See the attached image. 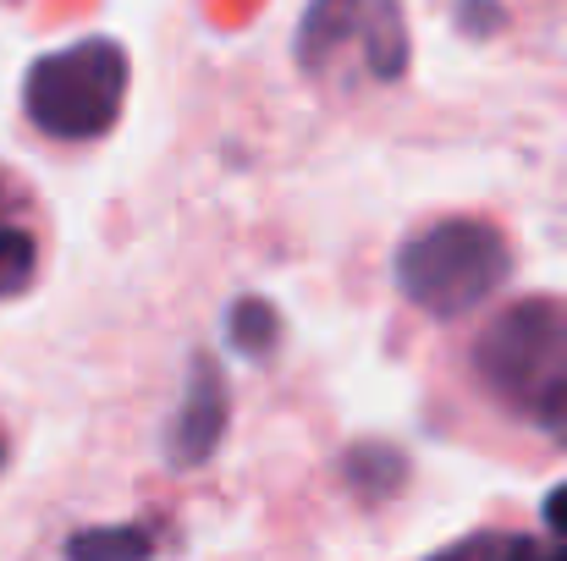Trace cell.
<instances>
[{
    "label": "cell",
    "instance_id": "1",
    "mask_svg": "<svg viewBox=\"0 0 567 561\" xmlns=\"http://www.w3.org/2000/svg\"><path fill=\"white\" fill-rule=\"evenodd\" d=\"M435 396L452 402L446 435H474V424L496 435H535L563 451L567 435V298L529 292L496 298L485 314L457 325Z\"/></svg>",
    "mask_w": 567,
    "mask_h": 561
},
{
    "label": "cell",
    "instance_id": "2",
    "mask_svg": "<svg viewBox=\"0 0 567 561\" xmlns=\"http://www.w3.org/2000/svg\"><path fill=\"white\" fill-rule=\"evenodd\" d=\"M513 237L491 215H435L413 226L391 253L396 298L430 325H468L513 281Z\"/></svg>",
    "mask_w": 567,
    "mask_h": 561
},
{
    "label": "cell",
    "instance_id": "3",
    "mask_svg": "<svg viewBox=\"0 0 567 561\" xmlns=\"http://www.w3.org/2000/svg\"><path fill=\"white\" fill-rule=\"evenodd\" d=\"M133 83V55L111 33H83L61 50H44L22 77V116L44 144L83 149L111 138Z\"/></svg>",
    "mask_w": 567,
    "mask_h": 561
},
{
    "label": "cell",
    "instance_id": "4",
    "mask_svg": "<svg viewBox=\"0 0 567 561\" xmlns=\"http://www.w3.org/2000/svg\"><path fill=\"white\" fill-rule=\"evenodd\" d=\"M353 39L370 50L375 83H396L408 66V28L396 0H315L298 33V61L309 77H326L337 61V44Z\"/></svg>",
    "mask_w": 567,
    "mask_h": 561
},
{
    "label": "cell",
    "instance_id": "5",
    "mask_svg": "<svg viewBox=\"0 0 567 561\" xmlns=\"http://www.w3.org/2000/svg\"><path fill=\"white\" fill-rule=\"evenodd\" d=\"M44 237H50V226H44L39 193L0 166V303L33 292V281L44 270Z\"/></svg>",
    "mask_w": 567,
    "mask_h": 561
},
{
    "label": "cell",
    "instance_id": "6",
    "mask_svg": "<svg viewBox=\"0 0 567 561\" xmlns=\"http://www.w3.org/2000/svg\"><path fill=\"white\" fill-rule=\"evenodd\" d=\"M231 331L243 336V347H248V353H259V347H265V336L276 331V314H270L265 303H254V298H243V303L231 309Z\"/></svg>",
    "mask_w": 567,
    "mask_h": 561
},
{
    "label": "cell",
    "instance_id": "7",
    "mask_svg": "<svg viewBox=\"0 0 567 561\" xmlns=\"http://www.w3.org/2000/svg\"><path fill=\"white\" fill-rule=\"evenodd\" d=\"M540 518H546V529H551V540L567 551V485H557L551 496H546V507H540Z\"/></svg>",
    "mask_w": 567,
    "mask_h": 561
},
{
    "label": "cell",
    "instance_id": "8",
    "mask_svg": "<svg viewBox=\"0 0 567 561\" xmlns=\"http://www.w3.org/2000/svg\"><path fill=\"white\" fill-rule=\"evenodd\" d=\"M6 457H11V440H6V429H0V468H6Z\"/></svg>",
    "mask_w": 567,
    "mask_h": 561
}]
</instances>
